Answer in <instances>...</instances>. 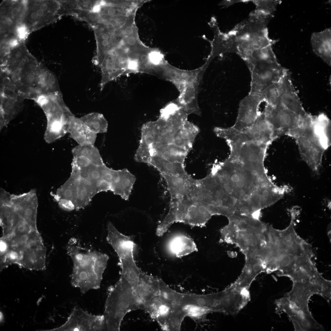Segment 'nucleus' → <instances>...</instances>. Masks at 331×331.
I'll return each mask as SVG.
<instances>
[{"instance_id":"nucleus-16","label":"nucleus","mask_w":331,"mask_h":331,"mask_svg":"<svg viewBox=\"0 0 331 331\" xmlns=\"http://www.w3.org/2000/svg\"><path fill=\"white\" fill-rule=\"evenodd\" d=\"M197 181L201 187L213 194L222 207L234 213L236 201L227 194L216 175L210 172L205 177L197 180Z\"/></svg>"},{"instance_id":"nucleus-39","label":"nucleus","mask_w":331,"mask_h":331,"mask_svg":"<svg viewBox=\"0 0 331 331\" xmlns=\"http://www.w3.org/2000/svg\"><path fill=\"white\" fill-rule=\"evenodd\" d=\"M136 41V39L134 36H131L127 39V43L129 45H134Z\"/></svg>"},{"instance_id":"nucleus-31","label":"nucleus","mask_w":331,"mask_h":331,"mask_svg":"<svg viewBox=\"0 0 331 331\" xmlns=\"http://www.w3.org/2000/svg\"><path fill=\"white\" fill-rule=\"evenodd\" d=\"M80 118L87 127L97 134L105 133L107 131L108 122L101 113H90Z\"/></svg>"},{"instance_id":"nucleus-7","label":"nucleus","mask_w":331,"mask_h":331,"mask_svg":"<svg viewBox=\"0 0 331 331\" xmlns=\"http://www.w3.org/2000/svg\"><path fill=\"white\" fill-rule=\"evenodd\" d=\"M106 330L104 315L92 314L75 306L67 321L60 326L50 331H96Z\"/></svg>"},{"instance_id":"nucleus-5","label":"nucleus","mask_w":331,"mask_h":331,"mask_svg":"<svg viewBox=\"0 0 331 331\" xmlns=\"http://www.w3.org/2000/svg\"><path fill=\"white\" fill-rule=\"evenodd\" d=\"M251 76L249 93L262 94L271 86L279 82L288 70L278 62L266 63L255 62L247 65Z\"/></svg>"},{"instance_id":"nucleus-42","label":"nucleus","mask_w":331,"mask_h":331,"mask_svg":"<svg viewBox=\"0 0 331 331\" xmlns=\"http://www.w3.org/2000/svg\"><path fill=\"white\" fill-rule=\"evenodd\" d=\"M11 78L12 79L14 82H17L20 79V77L18 74L13 73Z\"/></svg>"},{"instance_id":"nucleus-15","label":"nucleus","mask_w":331,"mask_h":331,"mask_svg":"<svg viewBox=\"0 0 331 331\" xmlns=\"http://www.w3.org/2000/svg\"><path fill=\"white\" fill-rule=\"evenodd\" d=\"M159 77L172 83L180 93L186 86L193 83L195 74L194 70L180 69L166 62L161 68Z\"/></svg>"},{"instance_id":"nucleus-28","label":"nucleus","mask_w":331,"mask_h":331,"mask_svg":"<svg viewBox=\"0 0 331 331\" xmlns=\"http://www.w3.org/2000/svg\"><path fill=\"white\" fill-rule=\"evenodd\" d=\"M186 196L192 203L201 202L210 205L222 207L213 194L201 187L197 179H195L190 185Z\"/></svg>"},{"instance_id":"nucleus-20","label":"nucleus","mask_w":331,"mask_h":331,"mask_svg":"<svg viewBox=\"0 0 331 331\" xmlns=\"http://www.w3.org/2000/svg\"><path fill=\"white\" fill-rule=\"evenodd\" d=\"M310 43L313 52L329 66L331 65V29L312 33Z\"/></svg>"},{"instance_id":"nucleus-19","label":"nucleus","mask_w":331,"mask_h":331,"mask_svg":"<svg viewBox=\"0 0 331 331\" xmlns=\"http://www.w3.org/2000/svg\"><path fill=\"white\" fill-rule=\"evenodd\" d=\"M199 85L195 84L187 86L174 101L188 115L201 116L198 100Z\"/></svg>"},{"instance_id":"nucleus-36","label":"nucleus","mask_w":331,"mask_h":331,"mask_svg":"<svg viewBox=\"0 0 331 331\" xmlns=\"http://www.w3.org/2000/svg\"><path fill=\"white\" fill-rule=\"evenodd\" d=\"M185 316V313L181 307L172 308L167 322L166 330H179L181 322Z\"/></svg>"},{"instance_id":"nucleus-1","label":"nucleus","mask_w":331,"mask_h":331,"mask_svg":"<svg viewBox=\"0 0 331 331\" xmlns=\"http://www.w3.org/2000/svg\"><path fill=\"white\" fill-rule=\"evenodd\" d=\"M73 263L71 283L83 294L100 288L109 259L108 256L99 252L86 250L75 238H71L67 247Z\"/></svg>"},{"instance_id":"nucleus-35","label":"nucleus","mask_w":331,"mask_h":331,"mask_svg":"<svg viewBox=\"0 0 331 331\" xmlns=\"http://www.w3.org/2000/svg\"><path fill=\"white\" fill-rule=\"evenodd\" d=\"M279 82L268 87L262 94L264 102L272 107L281 105Z\"/></svg>"},{"instance_id":"nucleus-38","label":"nucleus","mask_w":331,"mask_h":331,"mask_svg":"<svg viewBox=\"0 0 331 331\" xmlns=\"http://www.w3.org/2000/svg\"><path fill=\"white\" fill-rule=\"evenodd\" d=\"M36 230L37 229H33L23 219H21L15 228L12 235L22 236L29 234L32 231Z\"/></svg>"},{"instance_id":"nucleus-32","label":"nucleus","mask_w":331,"mask_h":331,"mask_svg":"<svg viewBox=\"0 0 331 331\" xmlns=\"http://www.w3.org/2000/svg\"><path fill=\"white\" fill-rule=\"evenodd\" d=\"M72 153L73 156L84 158L94 164L104 163L99 150L94 145H78L73 148Z\"/></svg>"},{"instance_id":"nucleus-25","label":"nucleus","mask_w":331,"mask_h":331,"mask_svg":"<svg viewBox=\"0 0 331 331\" xmlns=\"http://www.w3.org/2000/svg\"><path fill=\"white\" fill-rule=\"evenodd\" d=\"M199 132V127L187 120L178 130L171 143L189 152Z\"/></svg>"},{"instance_id":"nucleus-8","label":"nucleus","mask_w":331,"mask_h":331,"mask_svg":"<svg viewBox=\"0 0 331 331\" xmlns=\"http://www.w3.org/2000/svg\"><path fill=\"white\" fill-rule=\"evenodd\" d=\"M277 307L288 316L295 331H322L323 326L313 317L310 311L305 310L296 306L286 297L276 301Z\"/></svg>"},{"instance_id":"nucleus-34","label":"nucleus","mask_w":331,"mask_h":331,"mask_svg":"<svg viewBox=\"0 0 331 331\" xmlns=\"http://www.w3.org/2000/svg\"><path fill=\"white\" fill-rule=\"evenodd\" d=\"M181 307L186 316L198 322L203 321L207 314L212 312L207 307L192 304H184L182 305Z\"/></svg>"},{"instance_id":"nucleus-21","label":"nucleus","mask_w":331,"mask_h":331,"mask_svg":"<svg viewBox=\"0 0 331 331\" xmlns=\"http://www.w3.org/2000/svg\"><path fill=\"white\" fill-rule=\"evenodd\" d=\"M260 263L252 258H245V263L242 273L238 279L230 286L241 290H248L256 277L263 272Z\"/></svg>"},{"instance_id":"nucleus-43","label":"nucleus","mask_w":331,"mask_h":331,"mask_svg":"<svg viewBox=\"0 0 331 331\" xmlns=\"http://www.w3.org/2000/svg\"><path fill=\"white\" fill-rule=\"evenodd\" d=\"M11 212L9 211H6L3 214V217L6 218L11 215Z\"/></svg>"},{"instance_id":"nucleus-10","label":"nucleus","mask_w":331,"mask_h":331,"mask_svg":"<svg viewBox=\"0 0 331 331\" xmlns=\"http://www.w3.org/2000/svg\"><path fill=\"white\" fill-rule=\"evenodd\" d=\"M264 101L262 94L249 93L241 101L236 121L232 127L242 130L251 126L257 119L259 107Z\"/></svg>"},{"instance_id":"nucleus-33","label":"nucleus","mask_w":331,"mask_h":331,"mask_svg":"<svg viewBox=\"0 0 331 331\" xmlns=\"http://www.w3.org/2000/svg\"><path fill=\"white\" fill-rule=\"evenodd\" d=\"M159 295L162 300L172 308L181 306L183 294L170 288L161 279L159 280Z\"/></svg>"},{"instance_id":"nucleus-22","label":"nucleus","mask_w":331,"mask_h":331,"mask_svg":"<svg viewBox=\"0 0 331 331\" xmlns=\"http://www.w3.org/2000/svg\"><path fill=\"white\" fill-rule=\"evenodd\" d=\"M159 280L143 272L141 274L135 291L141 303V308L143 303L159 295Z\"/></svg>"},{"instance_id":"nucleus-11","label":"nucleus","mask_w":331,"mask_h":331,"mask_svg":"<svg viewBox=\"0 0 331 331\" xmlns=\"http://www.w3.org/2000/svg\"><path fill=\"white\" fill-rule=\"evenodd\" d=\"M315 294L331 299L330 291L319 285L309 282H293L292 289L286 294V297L298 306L310 311L309 301L310 297Z\"/></svg>"},{"instance_id":"nucleus-6","label":"nucleus","mask_w":331,"mask_h":331,"mask_svg":"<svg viewBox=\"0 0 331 331\" xmlns=\"http://www.w3.org/2000/svg\"><path fill=\"white\" fill-rule=\"evenodd\" d=\"M263 110L278 137L282 135L291 137L301 127L303 116L282 105L273 107L266 104Z\"/></svg>"},{"instance_id":"nucleus-23","label":"nucleus","mask_w":331,"mask_h":331,"mask_svg":"<svg viewBox=\"0 0 331 331\" xmlns=\"http://www.w3.org/2000/svg\"><path fill=\"white\" fill-rule=\"evenodd\" d=\"M208 205L201 202L193 203L188 208L182 223L192 226H205L212 216Z\"/></svg>"},{"instance_id":"nucleus-3","label":"nucleus","mask_w":331,"mask_h":331,"mask_svg":"<svg viewBox=\"0 0 331 331\" xmlns=\"http://www.w3.org/2000/svg\"><path fill=\"white\" fill-rule=\"evenodd\" d=\"M227 144L230 150L228 159L239 162L256 175H267L264 160L268 146L253 141Z\"/></svg>"},{"instance_id":"nucleus-12","label":"nucleus","mask_w":331,"mask_h":331,"mask_svg":"<svg viewBox=\"0 0 331 331\" xmlns=\"http://www.w3.org/2000/svg\"><path fill=\"white\" fill-rule=\"evenodd\" d=\"M303 127L320 143L325 150L331 145V122L323 113L312 116L308 113L303 120Z\"/></svg>"},{"instance_id":"nucleus-40","label":"nucleus","mask_w":331,"mask_h":331,"mask_svg":"<svg viewBox=\"0 0 331 331\" xmlns=\"http://www.w3.org/2000/svg\"><path fill=\"white\" fill-rule=\"evenodd\" d=\"M35 77L32 74H29L26 78V82L28 83H32L35 80Z\"/></svg>"},{"instance_id":"nucleus-37","label":"nucleus","mask_w":331,"mask_h":331,"mask_svg":"<svg viewBox=\"0 0 331 331\" xmlns=\"http://www.w3.org/2000/svg\"><path fill=\"white\" fill-rule=\"evenodd\" d=\"M256 6V10L274 15L277 6L281 2V0H248Z\"/></svg>"},{"instance_id":"nucleus-2","label":"nucleus","mask_w":331,"mask_h":331,"mask_svg":"<svg viewBox=\"0 0 331 331\" xmlns=\"http://www.w3.org/2000/svg\"><path fill=\"white\" fill-rule=\"evenodd\" d=\"M141 309V304L131 285L120 277L110 287L105 301L104 315L106 330L118 331L128 313Z\"/></svg>"},{"instance_id":"nucleus-4","label":"nucleus","mask_w":331,"mask_h":331,"mask_svg":"<svg viewBox=\"0 0 331 331\" xmlns=\"http://www.w3.org/2000/svg\"><path fill=\"white\" fill-rule=\"evenodd\" d=\"M62 4L54 1H27L22 23L30 31L53 21L62 13Z\"/></svg>"},{"instance_id":"nucleus-14","label":"nucleus","mask_w":331,"mask_h":331,"mask_svg":"<svg viewBox=\"0 0 331 331\" xmlns=\"http://www.w3.org/2000/svg\"><path fill=\"white\" fill-rule=\"evenodd\" d=\"M242 130L253 141L268 146L278 137L264 110L259 112L257 119L251 126Z\"/></svg>"},{"instance_id":"nucleus-24","label":"nucleus","mask_w":331,"mask_h":331,"mask_svg":"<svg viewBox=\"0 0 331 331\" xmlns=\"http://www.w3.org/2000/svg\"><path fill=\"white\" fill-rule=\"evenodd\" d=\"M170 196V201L180 200L186 195L192 177L187 173L178 176L163 175Z\"/></svg>"},{"instance_id":"nucleus-13","label":"nucleus","mask_w":331,"mask_h":331,"mask_svg":"<svg viewBox=\"0 0 331 331\" xmlns=\"http://www.w3.org/2000/svg\"><path fill=\"white\" fill-rule=\"evenodd\" d=\"M281 105L302 117L307 113L305 110L292 82L288 70L279 82Z\"/></svg>"},{"instance_id":"nucleus-17","label":"nucleus","mask_w":331,"mask_h":331,"mask_svg":"<svg viewBox=\"0 0 331 331\" xmlns=\"http://www.w3.org/2000/svg\"><path fill=\"white\" fill-rule=\"evenodd\" d=\"M46 252L43 242L30 246L22 252L18 265L30 270H44L46 267Z\"/></svg>"},{"instance_id":"nucleus-30","label":"nucleus","mask_w":331,"mask_h":331,"mask_svg":"<svg viewBox=\"0 0 331 331\" xmlns=\"http://www.w3.org/2000/svg\"><path fill=\"white\" fill-rule=\"evenodd\" d=\"M7 238L11 246L18 250L21 253L27 247L43 242L37 230H33L29 234L22 236L12 235Z\"/></svg>"},{"instance_id":"nucleus-9","label":"nucleus","mask_w":331,"mask_h":331,"mask_svg":"<svg viewBox=\"0 0 331 331\" xmlns=\"http://www.w3.org/2000/svg\"><path fill=\"white\" fill-rule=\"evenodd\" d=\"M302 160L316 174L319 172L325 150L311 135L301 130L294 137Z\"/></svg>"},{"instance_id":"nucleus-27","label":"nucleus","mask_w":331,"mask_h":331,"mask_svg":"<svg viewBox=\"0 0 331 331\" xmlns=\"http://www.w3.org/2000/svg\"><path fill=\"white\" fill-rule=\"evenodd\" d=\"M145 163L156 169L162 176H178L187 173L184 164L170 162L158 156L150 157Z\"/></svg>"},{"instance_id":"nucleus-26","label":"nucleus","mask_w":331,"mask_h":331,"mask_svg":"<svg viewBox=\"0 0 331 331\" xmlns=\"http://www.w3.org/2000/svg\"><path fill=\"white\" fill-rule=\"evenodd\" d=\"M168 247L169 251L177 257H182L198 250L193 240L182 234L173 236L169 241Z\"/></svg>"},{"instance_id":"nucleus-18","label":"nucleus","mask_w":331,"mask_h":331,"mask_svg":"<svg viewBox=\"0 0 331 331\" xmlns=\"http://www.w3.org/2000/svg\"><path fill=\"white\" fill-rule=\"evenodd\" d=\"M67 131L78 145H94L97 134L87 127L80 118L74 116L72 117L68 124Z\"/></svg>"},{"instance_id":"nucleus-29","label":"nucleus","mask_w":331,"mask_h":331,"mask_svg":"<svg viewBox=\"0 0 331 331\" xmlns=\"http://www.w3.org/2000/svg\"><path fill=\"white\" fill-rule=\"evenodd\" d=\"M272 46L248 51L240 56L246 63L254 62L267 63L278 62Z\"/></svg>"},{"instance_id":"nucleus-41","label":"nucleus","mask_w":331,"mask_h":331,"mask_svg":"<svg viewBox=\"0 0 331 331\" xmlns=\"http://www.w3.org/2000/svg\"><path fill=\"white\" fill-rule=\"evenodd\" d=\"M134 32V30L131 26H128L125 29V32L128 35H131Z\"/></svg>"}]
</instances>
